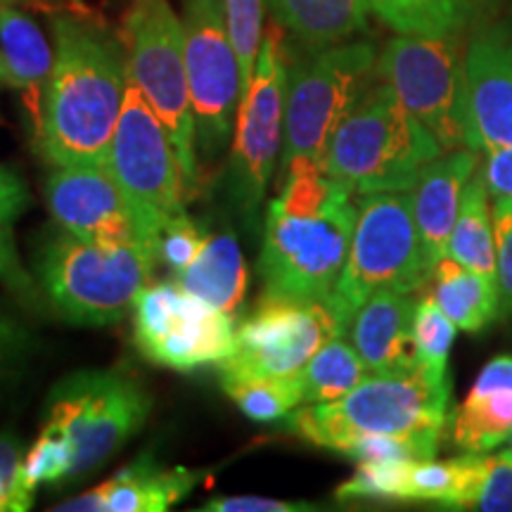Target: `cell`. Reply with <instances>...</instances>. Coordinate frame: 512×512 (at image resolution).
Returning <instances> with one entry per match:
<instances>
[{
  "label": "cell",
  "mask_w": 512,
  "mask_h": 512,
  "mask_svg": "<svg viewBox=\"0 0 512 512\" xmlns=\"http://www.w3.org/2000/svg\"><path fill=\"white\" fill-rule=\"evenodd\" d=\"M12 3V0H0V5H10Z\"/></svg>",
  "instance_id": "f6af8a7d"
},
{
  "label": "cell",
  "mask_w": 512,
  "mask_h": 512,
  "mask_svg": "<svg viewBox=\"0 0 512 512\" xmlns=\"http://www.w3.org/2000/svg\"><path fill=\"white\" fill-rule=\"evenodd\" d=\"M463 114L470 150L512 147V31L489 29L463 55Z\"/></svg>",
  "instance_id": "ac0fdd59"
},
{
  "label": "cell",
  "mask_w": 512,
  "mask_h": 512,
  "mask_svg": "<svg viewBox=\"0 0 512 512\" xmlns=\"http://www.w3.org/2000/svg\"><path fill=\"white\" fill-rule=\"evenodd\" d=\"M446 152L434 133L401 105L387 83L370 86L325 152V171L354 192L411 190L420 171Z\"/></svg>",
  "instance_id": "277c9868"
},
{
  "label": "cell",
  "mask_w": 512,
  "mask_h": 512,
  "mask_svg": "<svg viewBox=\"0 0 512 512\" xmlns=\"http://www.w3.org/2000/svg\"><path fill=\"white\" fill-rule=\"evenodd\" d=\"M0 83H8L10 86V72H8V64H5L3 53H0Z\"/></svg>",
  "instance_id": "7bdbcfd3"
},
{
  "label": "cell",
  "mask_w": 512,
  "mask_h": 512,
  "mask_svg": "<svg viewBox=\"0 0 512 512\" xmlns=\"http://www.w3.org/2000/svg\"><path fill=\"white\" fill-rule=\"evenodd\" d=\"M275 24L323 50L368 29L370 0H266Z\"/></svg>",
  "instance_id": "cb8c5ba5"
},
{
  "label": "cell",
  "mask_w": 512,
  "mask_h": 512,
  "mask_svg": "<svg viewBox=\"0 0 512 512\" xmlns=\"http://www.w3.org/2000/svg\"><path fill=\"white\" fill-rule=\"evenodd\" d=\"M204 245H207V235L185 211H181L166 223L159 235V259L171 273L181 275L197 259Z\"/></svg>",
  "instance_id": "836d02e7"
},
{
  "label": "cell",
  "mask_w": 512,
  "mask_h": 512,
  "mask_svg": "<svg viewBox=\"0 0 512 512\" xmlns=\"http://www.w3.org/2000/svg\"><path fill=\"white\" fill-rule=\"evenodd\" d=\"M413 292H377L351 318L347 335L370 375L396 373L415 366Z\"/></svg>",
  "instance_id": "44dd1931"
},
{
  "label": "cell",
  "mask_w": 512,
  "mask_h": 512,
  "mask_svg": "<svg viewBox=\"0 0 512 512\" xmlns=\"http://www.w3.org/2000/svg\"><path fill=\"white\" fill-rule=\"evenodd\" d=\"M456 335V323L439 309V304L432 297L420 299L413 323L415 363L439 380H448V354Z\"/></svg>",
  "instance_id": "1f68e13d"
},
{
  "label": "cell",
  "mask_w": 512,
  "mask_h": 512,
  "mask_svg": "<svg viewBox=\"0 0 512 512\" xmlns=\"http://www.w3.org/2000/svg\"><path fill=\"white\" fill-rule=\"evenodd\" d=\"M152 399L119 370H79L50 394L46 425L60 432L74 451L69 482L91 475L126 446L145 425Z\"/></svg>",
  "instance_id": "9c48e42d"
},
{
  "label": "cell",
  "mask_w": 512,
  "mask_h": 512,
  "mask_svg": "<svg viewBox=\"0 0 512 512\" xmlns=\"http://www.w3.org/2000/svg\"><path fill=\"white\" fill-rule=\"evenodd\" d=\"M285 174L264 223L259 256L264 297L325 299L347 264L356 195L320 162L297 159Z\"/></svg>",
  "instance_id": "7a4b0ae2"
},
{
  "label": "cell",
  "mask_w": 512,
  "mask_h": 512,
  "mask_svg": "<svg viewBox=\"0 0 512 512\" xmlns=\"http://www.w3.org/2000/svg\"><path fill=\"white\" fill-rule=\"evenodd\" d=\"M477 171V150L458 147V150L441 152L420 171L418 181L411 190L413 214L418 223L422 247H425L427 264H439L446 256L448 240L456 226L460 202H463L465 185Z\"/></svg>",
  "instance_id": "ffe728a7"
},
{
  "label": "cell",
  "mask_w": 512,
  "mask_h": 512,
  "mask_svg": "<svg viewBox=\"0 0 512 512\" xmlns=\"http://www.w3.org/2000/svg\"><path fill=\"white\" fill-rule=\"evenodd\" d=\"M230 43L240 62L242 98H245L249 83H252L256 57H259L261 41H264V0H223Z\"/></svg>",
  "instance_id": "d6a6232c"
},
{
  "label": "cell",
  "mask_w": 512,
  "mask_h": 512,
  "mask_svg": "<svg viewBox=\"0 0 512 512\" xmlns=\"http://www.w3.org/2000/svg\"><path fill=\"white\" fill-rule=\"evenodd\" d=\"M159 259L145 242H91L62 230L38 256V280L72 325H114L138 302Z\"/></svg>",
  "instance_id": "5b68a950"
},
{
  "label": "cell",
  "mask_w": 512,
  "mask_h": 512,
  "mask_svg": "<svg viewBox=\"0 0 512 512\" xmlns=\"http://www.w3.org/2000/svg\"><path fill=\"white\" fill-rule=\"evenodd\" d=\"M489 183L482 171H475L465 185L463 202L451 240H448L446 256L463 264L472 271L496 278V233L494 211L489 204Z\"/></svg>",
  "instance_id": "4316f807"
},
{
  "label": "cell",
  "mask_w": 512,
  "mask_h": 512,
  "mask_svg": "<svg viewBox=\"0 0 512 512\" xmlns=\"http://www.w3.org/2000/svg\"><path fill=\"white\" fill-rule=\"evenodd\" d=\"M226 394L254 422H278L290 418L304 406V389L299 373L283 377H259V380L221 382Z\"/></svg>",
  "instance_id": "f546056e"
},
{
  "label": "cell",
  "mask_w": 512,
  "mask_h": 512,
  "mask_svg": "<svg viewBox=\"0 0 512 512\" xmlns=\"http://www.w3.org/2000/svg\"><path fill=\"white\" fill-rule=\"evenodd\" d=\"M377 53L370 43H337L316 50L287 74L285 143L280 164H325L332 133L373 86Z\"/></svg>",
  "instance_id": "ba28073f"
},
{
  "label": "cell",
  "mask_w": 512,
  "mask_h": 512,
  "mask_svg": "<svg viewBox=\"0 0 512 512\" xmlns=\"http://www.w3.org/2000/svg\"><path fill=\"white\" fill-rule=\"evenodd\" d=\"M505 451H510V453H512V437L508 439V448H505Z\"/></svg>",
  "instance_id": "ee69618b"
},
{
  "label": "cell",
  "mask_w": 512,
  "mask_h": 512,
  "mask_svg": "<svg viewBox=\"0 0 512 512\" xmlns=\"http://www.w3.org/2000/svg\"><path fill=\"white\" fill-rule=\"evenodd\" d=\"M204 479V472L190 467H164L155 453H143L124 470L86 494L57 505V512H164Z\"/></svg>",
  "instance_id": "d6986e66"
},
{
  "label": "cell",
  "mask_w": 512,
  "mask_h": 512,
  "mask_svg": "<svg viewBox=\"0 0 512 512\" xmlns=\"http://www.w3.org/2000/svg\"><path fill=\"white\" fill-rule=\"evenodd\" d=\"M176 280L197 299L235 316L247 294V266L233 233L207 238L197 259Z\"/></svg>",
  "instance_id": "d4e9b609"
},
{
  "label": "cell",
  "mask_w": 512,
  "mask_h": 512,
  "mask_svg": "<svg viewBox=\"0 0 512 512\" xmlns=\"http://www.w3.org/2000/svg\"><path fill=\"white\" fill-rule=\"evenodd\" d=\"M377 74L444 150L467 147L463 57L453 36H396L377 60Z\"/></svg>",
  "instance_id": "4fadbf2b"
},
{
  "label": "cell",
  "mask_w": 512,
  "mask_h": 512,
  "mask_svg": "<svg viewBox=\"0 0 512 512\" xmlns=\"http://www.w3.org/2000/svg\"><path fill=\"white\" fill-rule=\"evenodd\" d=\"M74 451L60 432L43 427L19 465L17 477V512L34 505V494L41 484H64L72 477Z\"/></svg>",
  "instance_id": "4dcf8cb0"
},
{
  "label": "cell",
  "mask_w": 512,
  "mask_h": 512,
  "mask_svg": "<svg viewBox=\"0 0 512 512\" xmlns=\"http://www.w3.org/2000/svg\"><path fill=\"white\" fill-rule=\"evenodd\" d=\"M489 453L451 460H389L358 463L356 475L337 489V501H425L472 510L486 475Z\"/></svg>",
  "instance_id": "2e32d148"
},
{
  "label": "cell",
  "mask_w": 512,
  "mask_h": 512,
  "mask_svg": "<svg viewBox=\"0 0 512 512\" xmlns=\"http://www.w3.org/2000/svg\"><path fill=\"white\" fill-rule=\"evenodd\" d=\"M351 318L330 297H264L235 330V349L219 363L221 382L299 373L325 342L347 335Z\"/></svg>",
  "instance_id": "8fae6325"
},
{
  "label": "cell",
  "mask_w": 512,
  "mask_h": 512,
  "mask_svg": "<svg viewBox=\"0 0 512 512\" xmlns=\"http://www.w3.org/2000/svg\"><path fill=\"white\" fill-rule=\"evenodd\" d=\"M0 53L8 64L10 86L24 93L36 126L53 74L55 50L34 19L12 5H0Z\"/></svg>",
  "instance_id": "603a6c76"
},
{
  "label": "cell",
  "mask_w": 512,
  "mask_h": 512,
  "mask_svg": "<svg viewBox=\"0 0 512 512\" xmlns=\"http://www.w3.org/2000/svg\"><path fill=\"white\" fill-rule=\"evenodd\" d=\"M430 297L463 332H482L501 316L496 278L472 271L451 256H444L434 266Z\"/></svg>",
  "instance_id": "484cf974"
},
{
  "label": "cell",
  "mask_w": 512,
  "mask_h": 512,
  "mask_svg": "<svg viewBox=\"0 0 512 512\" xmlns=\"http://www.w3.org/2000/svg\"><path fill=\"white\" fill-rule=\"evenodd\" d=\"M19 441L12 434H0V512H17V477H19Z\"/></svg>",
  "instance_id": "ab89813d"
},
{
  "label": "cell",
  "mask_w": 512,
  "mask_h": 512,
  "mask_svg": "<svg viewBox=\"0 0 512 512\" xmlns=\"http://www.w3.org/2000/svg\"><path fill=\"white\" fill-rule=\"evenodd\" d=\"M55 64L36 150L53 166L107 164L128 86L126 50L110 29L91 19L55 17Z\"/></svg>",
  "instance_id": "6da1fadb"
},
{
  "label": "cell",
  "mask_w": 512,
  "mask_h": 512,
  "mask_svg": "<svg viewBox=\"0 0 512 512\" xmlns=\"http://www.w3.org/2000/svg\"><path fill=\"white\" fill-rule=\"evenodd\" d=\"M29 190L15 171L0 166V219L15 221L29 207Z\"/></svg>",
  "instance_id": "60d3db41"
},
{
  "label": "cell",
  "mask_w": 512,
  "mask_h": 512,
  "mask_svg": "<svg viewBox=\"0 0 512 512\" xmlns=\"http://www.w3.org/2000/svg\"><path fill=\"white\" fill-rule=\"evenodd\" d=\"M181 22L197 157L214 162L233 143L242 100L240 62L230 43L223 0H185Z\"/></svg>",
  "instance_id": "7c38bea8"
},
{
  "label": "cell",
  "mask_w": 512,
  "mask_h": 512,
  "mask_svg": "<svg viewBox=\"0 0 512 512\" xmlns=\"http://www.w3.org/2000/svg\"><path fill=\"white\" fill-rule=\"evenodd\" d=\"M136 347L171 370L219 366L235 349L233 316L209 306L181 283L147 285L133 306Z\"/></svg>",
  "instance_id": "9a60e30c"
},
{
  "label": "cell",
  "mask_w": 512,
  "mask_h": 512,
  "mask_svg": "<svg viewBox=\"0 0 512 512\" xmlns=\"http://www.w3.org/2000/svg\"><path fill=\"white\" fill-rule=\"evenodd\" d=\"M126 69L174 140L185 195L200 185L183 22L169 0H131L126 12Z\"/></svg>",
  "instance_id": "52a82bcc"
},
{
  "label": "cell",
  "mask_w": 512,
  "mask_h": 512,
  "mask_svg": "<svg viewBox=\"0 0 512 512\" xmlns=\"http://www.w3.org/2000/svg\"><path fill=\"white\" fill-rule=\"evenodd\" d=\"M31 335L27 328L17 323L15 318L0 313V380L17 370L19 363L31 354Z\"/></svg>",
  "instance_id": "74e56055"
},
{
  "label": "cell",
  "mask_w": 512,
  "mask_h": 512,
  "mask_svg": "<svg viewBox=\"0 0 512 512\" xmlns=\"http://www.w3.org/2000/svg\"><path fill=\"white\" fill-rule=\"evenodd\" d=\"M287 74L278 29H271L261 41L252 83L240 100L230 147V192L249 219L264 202L278 155H283Z\"/></svg>",
  "instance_id": "5bb4252c"
},
{
  "label": "cell",
  "mask_w": 512,
  "mask_h": 512,
  "mask_svg": "<svg viewBox=\"0 0 512 512\" xmlns=\"http://www.w3.org/2000/svg\"><path fill=\"white\" fill-rule=\"evenodd\" d=\"M482 174L496 197H510L512 200V147L486 152Z\"/></svg>",
  "instance_id": "b9f144b4"
},
{
  "label": "cell",
  "mask_w": 512,
  "mask_h": 512,
  "mask_svg": "<svg viewBox=\"0 0 512 512\" xmlns=\"http://www.w3.org/2000/svg\"><path fill=\"white\" fill-rule=\"evenodd\" d=\"M0 283L8 287L19 302H24L27 306H34L38 302L36 283L27 268H24L22 259H19L10 221L3 219H0Z\"/></svg>",
  "instance_id": "8d00e7d4"
},
{
  "label": "cell",
  "mask_w": 512,
  "mask_h": 512,
  "mask_svg": "<svg viewBox=\"0 0 512 512\" xmlns=\"http://www.w3.org/2000/svg\"><path fill=\"white\" fill-rule=\"evenodd\" d=\"M370 373L351 339L339 335L325 342L309 363L299 370L304 389V403H325L344 396Z\"/></svg>",
  "instance_id": "f1b7e54d"
},
{
  "label": "cell",
  "mask_w": 512,
  "mask_h": 512,
  "mask_svg": "<svg viewBox=\"0 0 512 512\" xmlns=\"http://www.w3.org/2000/svg\"><path fill=\"white\" fill-rule=\"evenodd\" d=\"M46 202L57 226L76 238L145 242L136 211L107 164L55 166L46 178Z\"/></svg>",
  "instance_id": "e0dca14e"
},
{
  "label": "cell",
  "mask_w": 512,
  "mask_h": 512,
  "mask_svg": "<svg viewBox=\"0 0 512 512\" xmlns=\"http://www.w3.org/2000/svg\"><path fill=\"white\" fill-rule=\"evenodd\" d=\"M432 280L411 192L389 190L361 195L344 271L332 299L354 318L366 299L377 292H418Z\"/></svg>",
  "instance_id": "8992f818"
},
{
  "label": "cell",
  "mask_w": 512,
  "mask_h": 512,
  "mask_svg": "<svg viewBox=\"0 0 512 512\" xmlns=\"http://www.w3.org/2000/svg\"><path fill=\"white\" fill-rule=\"evenodd\" d=\"M107 169L136 211L147 245L159 252L166 223L185 211V183L174 140L136 83L128 79Z\"/></svg>",
  "instance_id": "30bf717a"
},
{
  "label": "cell",
  "mask_w": 512,
  "mask_h": 512,
  "mask_svg": "<svg viewBox=\"0 0 512 512\" xmlns=\"http://www.w3.org/2000/svg\"><path fill=\"white\" fill-rule=\"evenodd\" d=\"M204 512H302L313 510L309 503L280 501L264 496H219L202 505Z\"/></svg>",
  "instance_id": "f35d334b"
},
{
  "label": "cell",
  "mask_w": 512,
  "mask_h": 512,
  "mask_svg": "<svg viewBox=\"0 0 512 512\" xmlns=\"http://www.w3.org/2000/svg\"><path fill=\"white\" fill-rule=\"evenodd\" d=\"M496 233V285L501 297V316L512 318V200L496 197L494 202Z\"/></svg>",
  "instance_id": "e575fe53"
},
{
  "label": "cell",
  "mask_w": 512,
  "mask_h": 512,
  "mask_svg": "<svg viewBox=\"0 0 512 512\" xmlns=\"http://www.w3.org/2000/svg\"><path fill=\"white\" fill-rule=\"evenodd\" d=\"M472 510L512 512V453L486 456V475Z\"/></svg>",
  "instance_id": "d590c367"
},
{
  "label": "cell",
  "mask_w": 512,
  "mask_h": 512,
  "mask_svg": "<svg viewBox=\"0 0 512 512\" xmlns=\"http://www.w3.org/2000/svg\"><path fill=\"white\" fill-rule=\"evenodd\" d=\"M451 415V380L415 363L396 373L368 375L351 392L325 403H304L287 427L313 446L344 453L366 437L422 439L437 444Z\"/></svg>",
  "instance_id": "3957f363"
},
{
  "label": "cell",
  "mask_w": 512,
  "mask_h": 512,
  "mask_svg": "<svg viewBox=\"0 0 512 512\" xmlns=\"http://www.w3.org/2000/svg\"><path fill=\"white\" fill-rule=\"evenodd\" d=\"M482 0H370V10L406 36H456L475 19Z\"/></svg>",
  "instance_id": "83f0119b"
},
{
  "label": "cell",
  "mask_w": 512,
  "mask_h": 512,
  "mask_svg": "<svg viewBox=\"0 0 512 512\" xmlns=\"http://www.w3.org/2000/svg\"><path fill=\"white\" fill-rule=\"evenodd\" d=\"M448 427L460 453H491L512 437V356L486 363Z\"/></svg>",
  "instance_id": "7402d4cb"
}]
</instances>
